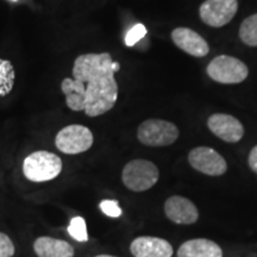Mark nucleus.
<instances>
[{
  "mask_svg": "<svg viewBox=\"0 0 257 257\" xmlns=\"http://www.w3.org/2000/svg\"><path fill=\"white\" fill-rule=\"evenodd\" d=\"M111 54L89 53L75 59L73 78L63 79L61 91L69 110L83 111L88 117H99L114 107L118 83L112 69Z\"/></svg>",
  "mask_w": 257,
  "mask_h": 257,
  "instance_id": "nucleus-1",
  "label": "nucleus"
},
{
  "mask_svg": "<svg viewBox=\"0 0 257 257\" xmlns=\"http://www.w3.org/2000/svg\"><path fill=\"white\" fill-rule=\"evenodd\" d=\"M62 167V160L59 155L47 150H38L25 157L23 174L31 182H48L61 174Z\"/></svg>",
  "mask_w": 257,
  "mask_h": 257,
  "instance_id": "nucleus-2",
  "label": "nucleus"
},
{
  "mask_svg": "<svg viewBox=\"0 0 257 257\" xmlns=\"http://www.w3.org/2000/svg\"><path fill=\"white\" fill-rule=\"evenodd\" d=\"M160 170L152 161L137 159L127 162L121 170V181L133 192H146L157 184Z\"/></svg>",
  "mask_w": 257,
  "mask_h": 257,
  "instance_id": "nucleus-3",
  "label": "nucleus"
},
{
  "mask_svg": "<svg viewBox=\"0 0 257 257\" xmlns=\"http://www.w3.org/2000/svg\"><path fill=\"white\" fill-rule=\"evenodd\" d=\"M180 131L174 123L163 119H148L140 124L137 138L147 147H168L176 142Z\"/></svg>",
  "mask_w": 257,
  "mask_h": 257,
  "instance_id": "nucleus-4",
  "label": "nucleus"
},
{
  "mask_svg": "<svg viewBox=\"0 0 257 257\" xmlns=\"http://www.w3.org/2000/svg\"><path fill=\"white\" fill-rule=\"evenodd\" d=\"M206 72L213 81L223 83V85L240 83L249 75L248 66L243 61L229 55L214 57L208 63Z\"/></svg>",
  "mask_w": 257,
  "mask_h": 257,
  "instance_id": "nucleus-5",
  "label": "nucleus"
},
{
  "mask_svg": "<svg viewBox=\"0 0 257 257\" xmlns=\"http://www.w3.org/2000/svg\"><path fill=\"white\" fill-rule=\"evenodd\" d=\"M94 143L92 131L81 124H70L61 128L55 137V146L61 153L78 155L89 150Z\"/></svg>",
  "mask_w": 257,
  "mask_h": 257,
  "instance_id": "nucleus-6",
  "label": "nucleus"
},
{
  "mask_svg": "<svg viewBox=\"0 0 257 257\" xmlns=\"http://www.w3.org/2000/svg\"><path fill=\"white\" fill-rule=\"evenodd\" d=\"M238 11V0H205L199 8V16L211 28L229 24Z\"/></svg>",
  "mask_w": 257,
  "mask_h": 257,
  "instance_id": "nucleus-7",
  "label": "nucleus"
},
{
  "mask_svg": "<svg viewBox=\"0 0 257 257\" xmlns=\"http://www.w3.org/2000/svg\"><path fill=\"white\" fill-rule=\"evenodd\" d=\"M193 168L205 175L220 176L226 173L227 163L223 156L210 147H197L188 154Z\"/></svg>",
  "mask_w": 257,
  "mask_h": 257,
  "instance_id": "nucleus-8",
  "label": "nucleus"
},
{
  "mask_svg": "<svg viewBox=\"0 0 257 257\" xmlns=\"http://www.w3.org/2000/svg\"><path fill=\"white\" fill-rule=\"evenodd\" d=\"M211 133L226 143H237L244 136V126L233 115L214 113L207 120Z\"/></svg>",
  "mask_w": 257,
  "mask_h": 257,
  "instance_id": "nucleus-9",
  "label": "nucleus"
},
{
  "mask_svg": "<svg viewBox=\"0 0 257 257\" xmlns=\"http://www.w3.org/2000/svg\"><path fill=\"white\" fill-rule=\"evenodd\" d=\"M165 213L170 221L179 225H192L199 219V211L194 202L181 195L167 199Z\"/></svg>",
  "mask_w": 257,
  "mask_h": 257,
  "instance_id": "nucleus-10",
  "label": "nucleus"
},
{
  "mask_svg": "<svg viewBox=\"0 0 257 257\" xmlns=\"http://www.w3.org/2000/svg\"><path fill=\"white\" fill-rule=\"evenodd\" d=\"M172 41L179 49L194 57H204L210 53V46L198 32L189 28L180 27L172 31Z\"/></svg>",
  "mask_w": 257,
  "mask_h": 257,
  "instance_id": "nucleus-11",
  "label": "nucleus"
},
{
  "mask_svg": "<svg viewBox=\"0 0 257 257\" xmlns=\"http://www.w3.org/2000/svg\"><path fill=\"white\" fill-rule=\"evenodd\" d=\"M130 251L134 257H172V244L168 240L153 236H141L130 244Z\"/></svg>",
  "mask_w": 257,
  "mask_h": 257,
  "instance_id": "nucleus-12",
  "label": "nucleus"
},
{
  "mask_svg": "<svg viewBox=\"0 0 257 257\" xmlns=\"http://www.w3.org/2000/svg\"><path fill=\"white\" fill-rule=\"evenodd\" d=\"M37 257H74L75 249L69 242L49 236H41L34 242Z\"/></svg>",
  "mask_w": 257,
  "mask_h": 257,
  "instance_id": "nucleus-13",
  "label": "nucleus"
},
{
  "mask_svg": "<svg viewBox=\"0 0 257 257\" xmlns=\"http://www.w3.org/2000/svg\"><path fill=\"white\" fill-rule=\"evenodd\" d=\"M178 257H223V250L213 240L195 238L181 244Z\"/></svg>",
  "mask_w": 257,
  "mask_h": 257,
  "instance_id": "nucleus-14",
  "label": "nucleus"
},
{
  "mask_svg": "<svg viewBox=\"0 0 257 257\" xmlns=\"http://www.w3.org/2000/svg\"><path fill=\"white\" fill-rule=\"evenodd\" d=\"M15 67L11 61L0 59V96L11 93L15 86Z\"/></svg>",
  "mask_w": 257,
  "mask_h": 257,
  "instance_id": "nucleus-15",
  "label": "nucleus"
},
{
  "mask_svg": "<svg viewBox=\"0 0 257 257\" xmlns=\"http://www.w3.org/2000/svg\"><path fill=\"white\" fill-rule=\"evenodd\" d=\"M238 35L245 46L257 47V14L244 19L239 27Z\"/></svg>",
  "mask_w": 257,
  "mask_h": 257,
  "instance_id": "nucleus-16",
  "label": "nucleus"
},
{
  "mask_svg": "<svg viewBox=\"0 0 257 257\" xmlns=\"http://www.w3.org/2000/svg\"><path fill=\"white\" fill-rule=\"evenodd\" d=\"M69 236L76 242L85 243L88 240V232H87V225L83 217L76 216L70 219V223L67 227Z\"/></svg>",
  "mask_w": 257,
  "mask_h": 257,
  "instance_id": "nucleus-17",
  "label": "nucleus"
},
{
  "mask_svg": "<svg viewBox=\"0 0 257 257\" xmlns=\"http://www.w3.org/2000/svg\"><path fill=\"white\" fill-rule=\"evenodd\" d=\"M99 208H100L105 216L110 218H119L121 216V213H123V210H121V207L119 206L118 200H112V199L102 200L100 204H99Z\"/></svg>",
  "mask_w": 257,
  "mask_h": 257,
  "instance_id": "nucleus-18",
  "label": "nucleus"
},
{
  "mask_svg": "<svg viewBox=\"0 0 257 257\" xmlns=\"http://www.w3.org/2000/svg\"><path fill=\"white\" fill-rule=\"evenodd\" d=\"M147 35V28L143 24H136L127 31L125 36L126 47H134L138 41H141Z\"/></svg>",
  "mask_w": 257,
  "mask_h": 257,
  "instance_id": "nucleus-19",
  "label": "nucleus"
},
{
  "mask_svg": "<svg viewBox=\"0 0 257 257\" xmlns=\"http://www.w3.org/2000/svg\"><path fill=\"white\" fill-rule=\"evenodd\" d=\"M16 252V246L8 234L0 232V257H12Z\"/></svg>",
  "mask_w": 257,
  "mask_h": 257,
  "instance_id": "nucleus-20",
  "label": "nucleus"
},
{
  "mask_svg": "<svg viewBox=\"0 0 257 257\" xmlns=\"http://www.w3.org/2000/svg\"><path fill=\"white\" fill-rule=\"evenodd\" d=\"M248 163H249L250 169H251L255 174H257V144L252 148L251 152L249 154Z\"/></svg>",
  "mask_w": 257,
  "mask_h": 257,
  "instance_id": "nucleus-21",
  "label": "nucleus"
},
{
  "mask_svg": "<svg viewBox=\"0 0 257 257\" xmlns=\"http://www.w3.org/2000/svg\"><path fill=\"white\" fill-rule=\"evenodd\" d=\"M112 69H113V72H114V73H117L118 70L120 69L119 63H118V62H112Z\"/></svg>",
  "mask_w": 257,
  "mask_h": 257,
  "instance_id": "nucleus-22",
  "label": "nucleus"
},
{
  "mask_svg": "<svg viewBox=\"0 0 257 257\" xmlns=\"http://www.w3.org/2000/svg\"><path fill=\"white\" fill-rule=\"evenodd\" d=\"M94 257H117V256H112V255H106V253H102V255H96Z\"/></svg>",
  "mask_w": 257,
  "mask_h": 257,
  "instance_id": "nucleus-23",
  "label": "nucleus"
},
{
  "mask_svg": "<svg viewBox=\"0 0 257 257\" xmlns=\"http://www.w3.org/2000/svg\"><path fill=\"white\" fill-rule=\"evenodd\" d=\"M12 2H18V0H12Z\"/></svg>",
  "mask_w": 257,
  "mask_h": 257,
  "instance_id": "nucleus-24",
  "label": "nucleus"
}]
</instances>
